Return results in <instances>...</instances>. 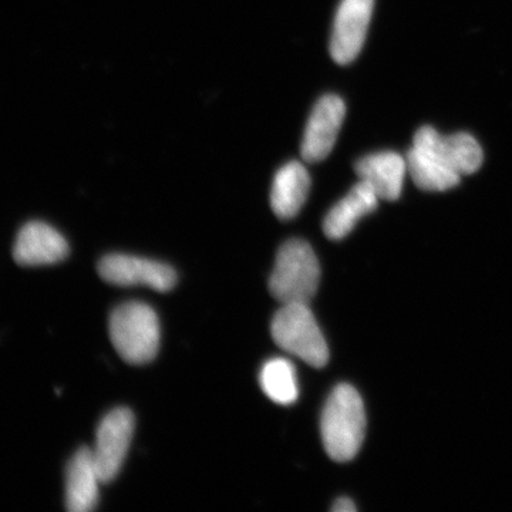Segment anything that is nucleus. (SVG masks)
<instances>
[{
	"label": "nucleus",
	"mask_w": 512,
	"mask_h": 512,
	"mask_svg": "<svg viewBox=\"0 0 512 512\" xmlns=\"http://www.w3.org/2000/svg\"><path fill=\"white\" fill-rule=\"evenodd\" d=\"M323 446L332 460L346 463L365 440L366 414L362 397L350 384H339L323 407L320 420Z\"/></svg>",
	"instance_id": "f257e3e1"
},
{
	"label": "nucleus",
	"mask_w": 512,
	"mask_h": 512,
	"mask_svg": "<svg viewBox=\"0 0 512 512\" xmlns=\"http://www.w3.org/2000/svg\"><path fill=\"white\" fill-rule=\"evenodd\" d=\"M320 266L308 242L291 239L276 255L274 271L269 279L272 296L286 303H309L319 288Z\"/></svg>",
	"instance_id": "f03ea898"
},
{
	"label": "nucleus",
	"mask_w": 512,
	"mask_h": 512,
	"mask_svg": "<svg viewBox=\"0 0 512 512\" xmlns=\"http://www.w3.org/2000/svg\"><path fill=\"white\" fill-rule=\"evenodd\" d=\"M110 338L121 359L131 365L151 362L160 348L157 313L146 303H123L111 313Z\"/></svg>",
	"instance_id": "7ed1b4c3"
},
{
	"label": "nucleus",
	"mask_w": 512,
	"mask_h": 512,
	"mask_svg": "<svg viewBox=\"0 0 512 512\" xmlns=\"http://www.w3.org/2000/svg\"><path fill=\"white\" fill-rule=\"evenodd\" d=\"M272 338L285 352L313 367L329 360L328 343L308 303H286L272 320Z\"/></svg>",
	"instance_id": "20e7f679"
},
{
	"label": "nucleus",
	"mask_w": 512,
	"mask_h": 512,
	"mask_svg": "<svg viewBox=\"0 0 512 512\" xmlns=\"http://www.w3.org/2000/svg\"><path fill=\"white\" fill-rule=\"evenodd\" d=\"M134 433L133 413L124 407L111 410L97 429L93 457L101 483L106 484L119 476Z\"/></svg>",
	"instance_id": "39448f33"
},
{
	"label": "nucleus",
	"mask_w": 512,
	"mask_h": 512,
	"mask_svg": "<svg viewBox=\"0 0 512 512\" xmlns=\"http://www.w3.org/2000/svg\"><path fill=\"white\" fill-rule=\"evenodd\" d=\"M101 279L117 286H147L157 292H168L177 284L171 266L131 255H107L99 262Z\"/></svg>",
	"instance_id": "423d86ee"
},
{
	"label": "nucleus",
	"mask_w": 512,
	"mask_h": 512,
	"mask_svg": "<svg viewBox=\"0 0 512 512\" xmlns=\"http://www.w3.org/2000/svg\"><path fill=\"white\" fill-rule=\"evenodd\" d=\"M346 106L340 97L328 94L313 107L302 140V158L319 163L332 153L345 120Z\"/></svg>",
	"instance_id": "0eeeda50"
},
{
	"label": "nucleus",
	"mask_w": 512,
	"mask_h": 512,
	"mask_svg": "<svg viewBox=\"0 0 512 512\" xmlns=\"http://www.w3.org/2000/svg\"><path fill=\"white\" fill-rule=\"evenodd\" d=\"M375 0H342L330 39V55L339 64H349L359 56L372 19Z\"/></svg>",
	"instance_id": "6e6552de"
},
{
	"label": "nucleus",
	"mask_w": 512,
	"mask_h": 512,
	"mask_svg": "<svg viewBox=\"0 0 512 512\" xmlns=\"http://www.w3.org/2000/svg\"><path fill=\"white\" fill-rule=\"evenodd\" d=\"M413 147L430 151L460 175L476 173L484 161L483 148L467 133L443 137L433 127H421L414 136Z\"/></svg>",
	"instance_id": "1a4fd4ad"
},
{
	"label": "nucleus",
	"mask_w": 512,
	"mask_h": 512,
	"mask_svg": "<svg viewBox=\"0 0 512 512\" xmlns=\"http://www.w3.org/2000/svg\"><path fill=\"white\" fill-rule=\"evenodd\" d=\"M69 255V245L59 231L45 222L33 221L20 229L13 247L19 265H53Z\"/></svg>",
	"instance_id": "9d476101"
},
{
	"label": "nucleus",
	"mask_w": 512,
	"mask_h": 512,
	"mask_svg": "<svg viewBox=\"0 0 512 512\" xmlns=\"http://www.w3.org/2000/svg\"><path fill=\"white\" fill-rule=\"evenodd\" d=\"M101 478L93 451L83 447L74 454L67 467L66 508L70 512H89L99 503Z\"/></svg>",
	"instance_id": "9b49d317"
},
{
	"label": "nucleus",
	"mask_w": 512,
	"mask_h": 512,
	"mask_svg": "<svg viewBox=\"0 0 512 512\" xmlns=\"http://www.w3.org/2000/svg\"><path fill=\"white\" fill-rule=\"evenodd\" d=\"M355 168L360 180L369 184L380 200L396 201L402 194L407 163L400 154L390 151L370 154L360 158Z\"/></svg>",
	"instance_id": "f8f14e48"
},
{
	"label": "nucleus",
	"mask_w": 512,
	"mask_h": 512,
	"mask_svg": "<svg viewBox=\"0 0 512 512\" xmlns=\"http://www.w3.org/2000/svg\"><path fill=\"white\" fill-rule=\"evenodd\" d=\"M379 200L376 191L360 180L326 215L323 221L326 237L335 241L348 237L357 222L376 210Z\"/></svg>",
	"instance_id": "ddd939ff"
},
{
	"label": "nucleus",
	"mask_w": 512,
	"mask_h": 512,
	"mask_svg": "<svg viewBox=\"0 0 512 512\" xmlns=\"http://www.w3.org/2000/svg\"><path fill=\"white\" fill-rule=\"evenodd\" d=\"M311 188V177L299 161L285 164L276 173L271 190V207L276 217L291 220L302 210Z\"/></svg>",
	"instance_id": "4468645a"
},
{
	"label": "nucleus",
	"mask_w": 512,
	"mask_h": 512,
	"mask_svg": "<svg viewBox=\"0 0 512 512\" xmlns=\"http://www.w3.org/2000/svg\"><path fill=\"white\" fill-rule=\"evenodd\" d=\"M407 171L424 191H447L460 184L461 175L430 151L412 147L406 156Z\"/></svg>",
	"instance_id": "2eb2a0df"
},
{
	"label": "nucleus",
	"mask_w": 512,
	"mask_h": 512,
	"mask_svg": "<svg viewBox=\"0 0 512 512\" xmlns=\"http://www.w3.org/2000/svg\"><path fill=\"white\" fill-rule=\"evenodd\" d=\"M262 390L272 402L288 406L298 399L295 367L289 360L276 357L266 362L259 376Z\"/></svg>",
	"instance_id": "dca6fc26"
},
{
	"label": "nucleus",
	"mask_w": 512,
	"mask_h": 512,
	"mask_svg": "<svg viewBox=\"0 0 512 512\" xmlns=\"http://www.w3.org/2000/svg\"><path fill=\"white\" fill-rule=\"evenodd\" d=\"M332 510L335 512H355L356 505L349 498H339L335 505H333Z\"/></svg>",
	"instance_id": "f3484780"
}]
</instances>
